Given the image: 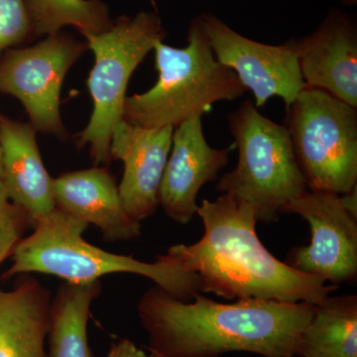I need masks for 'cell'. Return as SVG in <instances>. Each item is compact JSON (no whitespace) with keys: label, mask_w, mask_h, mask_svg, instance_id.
<instances>
[{"label":"cell","mask_w":357,"mask_h":357,"mask_svg":"<svg viewBox=\"0 0 357 357\" xmlns=\"http://www.w3.org/2000/svg\"><path fill=\"white\" fill-rule=\"evenodd\" d=\"M314 305L246 299L218 303L199 293L189 302L161 288L137 304L141 325L157 357H220L250 352L261 357H295Z\"/></svg>","instance_id":"cell-1"},{"label":"cell","mask_w":357,"mask_h":357,"mask_svg":"<svg viewBox=\"0 0 357 357\" xmlns=\"http://www.w3.org/2000/svg\"><path fill=\"white\" fill-rule=\"evenodd\" d=\"M197 215L204 225L198 243L171 246L166 255L201 279V293L227 300L259 299L319 305L335 286L301 273L277 259L256 234L252 204L229 194L204 199Z\"/></svg>","instance_id":"cell-2"},{"label":"cell","mask_w":357,"mask_h":357,"mask_svg":"<svg viewBox=\"0 0 357 357\" xmlns=\"http://www.w3.org/2000/svg\"><path fill=\"white\" fill-rule=\"evenodd\" d=\"M88 223L55 210L16 246L13 265L4 279L21 275H52L70 283H89L109 274L140 275L169 295L189 302L201 293V279L168 255L147 263L131 256L115 255L84 241Z\"/></svg>","instance_id":"cell-3"},{"label":"cell","mask_w":357,"mask_h":357,"mask_svg":"<svg viewBox=\"0 0 357 357\" xmlns=\"http://www.w3.org/2000/svg\"><path fill=\"white\" fill-rule=\"evenodd\" d=\"M153 50L158 81L124 102L123 119L132 126L176 128L203 117L215 102L237 100L248 91L236 73L215 58L199 17L189 26L185 48L160 41Z\"/></svg>","instance_id":"cell-4"},{"label":"cell","mask_w":357,"mask_h":357,"mask_svg":"<svg viewBox=\"0 0 357 357\" xmlns=\"http://www.w3.org/2000/svg\"><path fill=\"white\" fill-rule=\"evenodd\" d=\"M227 122L238 162L215 190L252 204L259 222H276L286 204L307 188L288 129L260 114L250 100L230 112Z\"/></svg>","instance_id":"cell-5"},{"label":"cell","mask_w":357,"mask_h":357,"mask_svg":"<svg viewBox=\"0 0 357 357\" xmlns=\"http://www.w3.org/2000/svg\"><path fill=\"white\" fill-rule=\"evenodd\" d=\"M165 37L155 6L153 10L140 11L133 17L121 16L107 31L86 37L88 48L95 55V65L86 81L93 112L76 142L79 148L89 146L96 165H107L112 160L110 139L115 126L123 119L131 75Z\"/></svg>","instance_id":"cell-6"},{"label":"cell","mask_w":357,"mask_h":357,"mask_svg":"<svg viewBox=\"0 0 357 357\" xmlns=\"http://www.w3.org/2000/svg\"><path fill=\"white\" fill-rule=\"evenodd\" d=\"M288 131L307 187L345 195L357 187V107L305 88L287 109Z\"/></svg>","instance_id":"cell-7"},{"label":"cell","mask_w":357,"mask_h":357,"mask_svg":"<svg viewBox=\"0 0 357 357\" xmlns=\"http://www.w3.org/2000/svg\"><path fill=\"white\" fill-rule=\"evenodd\" d=\"M88 49L86 42L61 32L31 47L9 49L0 57V93L22 103L35 130L65 139L61 89L70 67Z\"/></svg>","instance_id":"cell-8"},{"label":"cell","mask_w":357,"mask_h":357,"mask_svg":"<svg viewBox=\"0 0 357 357\" xmlns=\"http://www.w3.org/2000/svg\"><path fill=\"white\" fill-rule=\"evenodd\" d=\"M283 213L300 215L312 231L311 243L294 249L288 265L335 287L356 279L357 217L347 210L342 195L307 190L289 202Z\"/></svg>","instance_id":"cell-9"},{"label":"cell","mask_w":357,"mask_h":357,"mask_svg":"<svg viewBox=\"0 0 357 357\" xmlns=\"http://www.w3.org/2000/svg\"><path fill=\"white\" fill-rule=\"evenodd\" d=\"M218 62L234 70L261 107L273 96L290 107L305 86L292 41L263 44L239 34L211 13L198 16Z\"/></svg>","instance_id":"cell-10"},{"label":"cell","mask_w":357,"mask_h":357,"mask_svg":"<svg viewBox=\"0 0 357 357\" xmlns=\"http://www.w3.org/2000/svg\"><path fill=\"white\" fill-rule=\"evenodd\" d=\"M174 129L140 128L122 119L112 130L110 158L121 160L124 164L119 195L124 208L136 222L151 217L158 208Z\"/></svg>","instance_id":"cell-11"},{"label":"cell","mask_w":357,"mask_h":357,"mask_svg":"<svg viewBox=\"0 0 357 357\" xmlns=\"http://www.w3.org/2000/svg\"><path fill=\"white\" fill-rule=\"evenodd\" d=\"M234 144L211 147L204 137L202 117H194L174 129L172 148L162 178L159 206L176 222H190L197 215V198L204 185L217 180L229 163Z\"/></svg>","instance_id":"cell-12"},{"label":"cell","mask_w":357,"mask_h":357,"mask_svg":"<svg viewBox=\"0 0 357 357\" xmlns=\"http://www.w3.org/2000/svg\"><path fill=\"white\" fill-rule=\"evenodd\" d=\"M307 88L323 89L357 107V26L331 8L312 34L291 39Z\"/></svg>","instance_id":"cell-13"},{"label":"cell","mask_w":357,"mask_h":357,"mask_svg":"<svg viewBox=\"0 0 357 357\" xmlns=\"http://www.w3.org/2000/svg\"><path fill=\"white\" fill-rule=\"evenodd\" d=\"M56 208L93 225L109 243L129 241L141 236V223L122 204L119 185L107 168L75 171L53 178Z\"/></svg>","instance_id":"cell-14"},{"label":"cell","mask_w":357,"mask_h":357,"mask_svg":"<svg viewBox=\"0 0 357 357\" xmlns=\"http://www.w3.org/2000/svg\"><path fill=\"white\" fill-rule=\"evenodd\" d=\"M0 156L2 188L34 229L56 204L53 178L45 168L31 124L0 117Z\"/></svg>","instance_id":"cell-15"},{"label":"cell","mask_w":357,"mask_h":357,"mask_svg":"<svg viewBox=\"0 0 357 357\" xmlns=\"http://www.w3.org/2000/svg\"><path fill=\"white\" fill-rule=\"evenodd\" d=\"M51 305L50 291L30 274L0 288V357H48Z\"/></svg>","instance_id":"cell-16"},{"label":"cell","mask_w":357,"mask_h":357,"mask_svg":"<svg viewBox=\"0 0 357 357\" xmlns=\"http://www.w3.org/2000/svg\"><path fill=\"white\" fill-rule=\"evenodd\" d=\"M102 292L100 280L89 283L65 282L52 299L48 357H95L88 338L93 301Z\"/></svg>","instance_id":"cell-17"},{"label":"cell","mask_w":357,"mask_h":357,"mask_svg":"<svg viewBox=\"0 0 357 357\" xmlns=\"http://www.w3.org/2000/svg\"><path fill=\"white\" fill-rule=\"evenodd\" d=\"M303 357H357V296L328 297L314 305L298 347Z\"/></svg>","instance_id":"cell-18"},{"label":"cell","mask_w":357,"mask_h":357,"mask_svg":"<svg viewBox=\"0 0 357 357\" xmlns=\"http://www.w3.org/2000/svg\"><path fill=\"white\" fill-rule=\"evenodd\" d=\"M34 36L53 35L73 26L84 38L112 26L109 7L102 0H26Z\"/></svg>","instance_id":"cell-19"},{"label":"cell","mask_w":357,"mask_h":357,"mask_svg":"<svg viewBox=\"0 0 357 357\" xmlns=\"http://www.w3.org/2000/svg\"><path fill=\"white\" fill-rule=\"evenodd\" d=\"M33 34L26 0H0V57Z\"/></svg>","instance_id":"cell-20"},{"label":"cell","mask_w":357,"mask_h":357,"mask_svg":"<svg viewBox=\"0 0 357 357\" xmlns=\"http://www.w3.org/2000/svg\"><path fill=\"white\" fill-rule=\"evenodd\" d=\"M32 223L20 208L11 203L3 188L0 189V266L13 256Z\"/></svg>","instance_id":"cell-21"},{"label":"cell","mask_w":357,"mask_h":357,"mask_svg":"<svg viewBox=\"0 0 357 357\" xmlns=\"http://www.w3.org/2000/svg\"><path fill=\"white\" fill-rule=\"evenodd\" d=\"M107 357H157L155 354H147L129 340H121L112 342Z\"/></svg>","instance_id":"cell-22"},{"label":"cell","mask_w":357,"mask_h":357,"mask_svg":"<svg viewBox=\"0 0 357 357\" xmlns=\"http://www.w3.org/2000/svg\"><path fill=\"white\" fill-rule=\"evenodd\" d=\"M2 188L1 156H0V189Z\"/></svg>","instance_id":"cell-23"}]
</instances>
